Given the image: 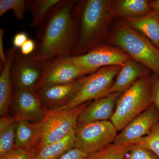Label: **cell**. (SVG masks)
Returning a JSON list of instances; mask_svg holds the SVG:
<instances>
[{"mask_svg": "<svg viewBox=\"0 0 159 159\" xmlns=\"http://www.w3.org/2000/svg\"><path fill=\"white\" fill-rule=\"evenodd\" d=\"M74 3L72 0H60L54 6L38 30L36 48L29 57L43 63L72 56L78 38L77 24L73 14Z\"/></svg>", "mask_w": 159, "mask_h": 159, "instance_id": "6da1fadb", "label": "cell"}, {"mask_svg": "<svg viewBox=\"0 0 159 159\" xmlns=\"http://www.w3.org/2000/svg\"><path fill=\"white\" fill-rule=\"evenodd\" d=\"M73 16L77 23L78 38L72 56L83 55L103 43L115 16L112 1L85 0L74 3Z\"/></svg>", "mask_w": 159, "mask_h": 159, "instance_id": "7a4b0ae2", "label": "cell"}, {"mask_svg": "<svg viewBox=\"0 0 159 159\" xmlns=\"http://www.w3.org/2000/svg\"><path fill=\"white\" fill-rule=\"evenodd\" d=\"M109 42L145 66L159 78V49L148 39L121 19L114 27Z\"/></svg>", "mask_w": 159, "mask_h": 159, "instance_id": "3957f363", "label": "cell"}, {"mask_svg": "<svg viewBox=\"0 0 159 159\" xmlns=\"http://www.w3.org/2000/svg\"><path fill=\"white\" fill-rule=\"evenodd\" d=\"M152 103V79L149 75L140 78L122 92L110 121L118 131H121Z\"/></svg>", "mask_w": 159, "mask_h": 159, "instance_id": "277c9868", "label": "cell"}, {"mask_svg": "<svg viewBox=\"0 0 159 159\" xmlns=\"http://www.w3.org/2000/svg\"><path fill=\"white\" fill-rule=\"evenodd\" d=\"M121 67V66L104 67L81 77L79 89L73 99L65 106L54 111L68 110L107 96Z\"/></svg>", "mask_w": 159, "mask_h": 159, "instance_id": "5b68a950", "label": "cell"}, {"mask_svg": "<svg viewBox=\"0 0 159 159\" xmlns=\"http://www.w3.org/2000/svg\"><path fill=\"white\" fill-rule=\"evenodd\" d=\"M75 132L74 148L88 154L113 144L118 135V131L110 121L78 123Z\"/></svg>", "mask_w": 159, "mask_h": 159, "instance_id": "8992f818", "label": "cell"}, {"mask_svg": "<svg viewBox=\"0 0 159 159\" xmlns=\"http://www.w3.org/2000/svg\"><path fill=\"white\" fill-rule=\"evenodd\" d=\"M92 101H89L68 110L47 111L42 121V137L41 148L45 145L59 141L65 137L78 124L82 111Z\"/></svg>", "mask_w": 159, "mask_h": 159, "instance_id": "52a82bcc", "label": "cell"}, {"mask_svg": "<svg viewBox=\"0 0 159 159\" xmlns=\"http://www.w3.org/2000/svg\"><path fill=\"white\" fill-rule=\"evenodd\" d=\"M43 64V73L34 91L47 86L70 83L89 75L73 56L58 57Z\"/></svg>", "mask_w": 159, "mask_h": 159, "instance_id": "ba28073f", "label": "cell"}, {"mask_svg": "<svg viewBox=\"0 0 159 159\" xmlns=\"http://www.w3.org/2000/svg\"><path fill=\"white\" fill-rule=\"evenodd\" d=\"M88 74L111 66H121L132 58L119 48L102 43L83 55L73 56Z\"/></svg>", "mask_w": 159, "mask_h": 159, "instance_id": "9c48e42d", "label": "cell"}, {"mask_svg": "<svg viewBox=\"0 0 159 159\" xmlns=\"http://www.w3.org/2000/svg\"><path fill=\"white\" fill-rule=\"evenodd\" d=\"M44 65L16 49L11 66V77L14 89L34 90L41 79Z\"/></svg>", "mask_w": 159, "mask_h": 159, "instance_id": "30bf717a", "label": "cell"}, {"mask_svg": "<svg viewBox=\"0 0 159 159\" xmlns=\"http://www.w3.org/2000/svg\"><path fill=\"white\" fill-rule=\"evenodd\" d=\"M11 104L16 121L25 120L34 123L43 121L47 111L34 90L14 89Z\"/></svg>", "mask_w": 159, "mask_h": 159, "instance_id": "8fae6325", "label": "cell"}, {"mask_svg": "<svg viewBox=\"0 0 159 159\" xmlns=\"http://www.w3.org/2000/svg\"><path fill=\"white\" fill-rule=\"evenodd\" d=\"M159 122V115L152 103L150 107L131 121L117 135L113 144L118 146L131 144L146 135L152 127Z\"/></svg>", "mask_w": 159, "mask_h": 159, "instance_id": "7c38bea8", "label": "cell"}, {"mask_svg": "<svg viewBox=\"0 0 159 159\" xmlns=\"http://www.w3.org/2000/svg\"><path fill=\"white\" fill-rule=\"evenodd\" d=\"M80 82V78L66 84L47 86L34 92L46 110H56L65 106L73 99Z\"/></svg>", "mask_w": 159, "mask_h": 159, "instance_id": "4fadbf2b", "label": "cell"}, {"mask_svg": "<svg viewBox=\"0 0 159 159\" xmlns=\"http://www.w3.org/2000/svg\"><path fill=\"white\" fill-rule=\"evenodd\" d=\"M122 93H111L107 96L92 101L82 111L78 123L109 121L112 118L117 101Z\"/></svg>", "mask_w": 159, "mask_h": 159, "instance_id": "5bb4252c", "label": "cell"}, {"mask_svg": "<svg viewBox=\"0 0 159 159\" xmlns=\"http://www.w3.org/2000/svg\"><path fill=\"white\" fill-rule=\"evenodd\" d=\"M151 72L148 68L134 60L127 61L122 66L110 93H122L140 78L149 75Z\"/></svg>", "mask_w": 159, "mask_h": 159, "instance_id": "9a60e30c", "label": "cell"}, {"mask_svg": "<svg viewBox=\"0 0 159 159\" xmlns=\"http://www.w3.org/2000/svg\"><path fill=\"white\" fill-rule=\"evenodd\" d=\"M121 19L131 28L148 39L159 49V10H152L142 16L122 18Z\"/></svg>", "mask_w": 159, "mask_h": 159, "instance_id": "2e32d148", "label": "cell"}, {"mask_svg": "<svg viewBox=\"0 0 159 159\" xmlns=\"http://www.w3.org/2000/svg\"><path fill=\"white\" fill-rule=\"evenodd\" d=\"M16 49L10 48L6 53V61L1 67L0 75V116H7L13 97V85L11 77V66Z\"/></svg>", "mask_w": 159, "mask_h": 159, "instance_id": "e0dca14e", "label": "cell"}, {"mask_svg": "<svg viewBox=\"0 0 159 159\" xmlns=\"http://www.w3.org/2000/svg\"><path fill=\"white\" fill-rule=\"evenodd\" d=\"M42 137V122L34 123L25 120L16 121V142L18 148L30 150L40 145Z\"/></svg>", "mask_w": 159, "mask_h": 159, "instance_id": "ac0fdd59", "label": "cell"}, {"mask_svg": "<svg viewBox=\"0 0 159 159\" xmlns=\"http://www.w3.org/2000/svg\"><path fill=\"white\" fill-rule=\"evenodd\" d=\"M112 8L115 17L121 18L142 16L152 11L148 0L112 1Z\"/></svg>", "mask_w": 159, "mask_h": 159, "instance_id": "d6986e66", "label": "cell"}, {"mask_svg": "<svg viewBox=\"0 0 159 159\" xmlns=\"http://www.w3.org/2000/svg\"><path fill=\"white\" fill-rule=\"evenodd\" d=\"M75 129L59 141L45 145L40 149L35 159H58L67 152L75 147Z\"/></svg>", "mask_w": 159, "mask_h": 159, "instance_id": "ffe728a7", "label": "cell"}, {"mask_svg": "<svg viewBox=\"0 0 159 159\" xmlns=\"http://www.w3.org/2000/svg\"><path fill=\"white\" fill-rule=\"evenodd\" d=\"M60 0H29L27 1V9L32 15L30 24L31 28H39L45 21L50 11Z\"/></svg>", "mask_w": 159, "mask_h": 159, "instance_id": "44dd1931", "label": "cell"}, {"mask_svg": "<svg viewBox=\"0 0 159 159\" xmlns=\"http://www.w3.org/2000/svg\"><path fill=\"white\" fill-rule=\"evenodd\" d=\"M132 145L118 146L111 144L89 155L86 159H125Z\"/></svg>", "mask_w": 159, "mask_h": 159, "instance_id": "7402d4cb", "label": "cell"}, {"mask_svg": "<svg viewBox=\"0 0 159 159\" xmlns=\"http://www.w3.org/2000/svg\"><path fill=\"white\" fill-rule=\"evenodd\" d=\"M16 122L0 132V159L18 148L16 142Z\"/></svg>", "mask_w": 159, "mask_h": 159, "instance_id": "603a6c76", "label": "cell"}, {"mask_svg": "<svg viewBox=\"0 0 159 159\" xmlns=\"http://www.w3.org/2000/svg\"><path fill=\"white\" fill-rule=\"evenodd\" d=\"M131 144L149 149L159 158V122L154 125L146 135L138 139Z\"/></svg>", "mask_w": 159, "mask_h": 159, "instance_id": "cb8c5ba5", "label": "cell"}, {"mask_svg": "<svg viewBox=\"0 0 159 159\" xmlns=\"http://www.w3.org/2000/svg\"><path fill=\"white\" fill-rule=\"evenodd\" d=\"M27 9V1L25 0H1L0 17L2 16L9 10H12L15 17L22 20Z\"/></svg>", "mask_w": 159, "mask_h": 159, "instance_id": "d4e9b609", "label": "cell"}, {"mask_svg": "<svg viewBox=\"0 0 159 159\" xmlns=\"http://www.w3.org/2000/svg\"><path fill=\"white\" fill-rule=\"evenodd\" d=\"M40 149V145L30 150L18 148L0 159H35Z\"/></svg>", "mask_w": 159, "mask_h": 159, "instance_id": "484cf974", "label": "cell"}, {"mask_svg": "<svg viewBox=\"0 0 159 159\" xmlns=\"http://www.w3.org/2000/svg\"><path fill=\"white\" fill-rule=\"evenodd\" d=\"M128 154L126 156L127 159H159L155 154L149 149L134 145H132Z\"/></svg>", "mask_w": 159, "mask_h": 159, "instance_id": "4316f807", "label": "cell"}, {"mask_svg": "<svg viewBox=\"0 0 159 159\" xmlns=\"http://www.w3.org/2000/svg\"><path fill=\"white\" fill-rule=\"evenodd\" d=\"M89 154L76 148H72L58 159H86Z\"/></svg>", "mask_w": 159, "mask_h": 159, "instance_id": "83f0119b", "label": "cell"}, {"mask_svg": "<svg viewBox=\"0 0 159 159\" xmlns=\"http://www.w3.org/2000/svg\"><path fill=\"white\" fill-rule=\"evenodd\" d=\"M152 102L159 115V78L153 75L152 76Z\"/></svg>", "mask_w": 159, "mask_h": 159, "instance_id": "f1b7e54d", "label": "cell"}, {"mask_svg": "<svg viewBox=\"0 0 159 159\" xmlns=\"http://www.w3.org/2000/svg\"><path fill=\"white\" fill-rule=\"evenodd\" d=\"M29 39L28 34L25 32L20 31L15 34L12 39L13 48L20 50L24 44Z\"/></svg>", "mask_w": 159, "mask_h": 159, "instance_id": "f546056e", "label": "cell"}, {"mask_svg": "<svg viewBox=\"0 0 159 159\" xmlns=\"http://www.w3.org/2000/svg\"><path fill=\"white\" fill-rule=\"evenodd\" d=\"M36 48L35 40L29 39L20 48L19 51L24 56H29L34 52Z\"/></svg>", "mask_w": 159, "mask_h": 159, "instance_id": "4dcf8cb0", "label": "cell"}, {"mask_svg": "<svg viewBox=\"0 0 159 159\" xmlns=\"http://www.w3.org/2000/svg\"><path fill=\"white\" fill-rule=\"evenodd\" d=\"M16 122L13 116H9L7 115L1 117L0 119V132L6 129Z\"/></svg>", "mask_w": 159, "mask_h": 159, "instance_id": "1f68e13d", "label": "cell"}, {"mask_svg": "<svg viewBox=\"0 0 159 159\" xmlns=\"http://www.w3.org/2000/svg\"><path fill=\"white\" fill-rule=\"evenodd\" d=\"M5 31L2 28H0V61L1 67L3 66L6 61V53H5L3 47V36Z\"/></svg>", "mask_w": 159, "mask_h": 159, "instance_id": "d6a6232c", "label": "cell"}, {"mask_svg": "<svg viewBox=\"0 0 159 159\" xmlns=\"http://www.w3.org/2000/svg\"><path fill=\"white\" fill-rule=\"evenodd\" d=\"M150 6L152 10L159 11V0L150 1Z\"/></svg>", "mask_w": 159, "mask_h": 159, "instance_id": "836d02e7", "label": "cell"}, {"mask_svg": "<svg viewBox=\"0 0 159 159\" xmlns=\"http://www.w3.org/2000/svg\"><path fill=\"white\" fill-rule=\"evenodd\" d=\"M125 159H127V158H126H126H125Z\"/></svg>", "mask_w": 159, "mask_h": 159, "instance_id": "e575fe53", "label": "cell"}]
</instances>
